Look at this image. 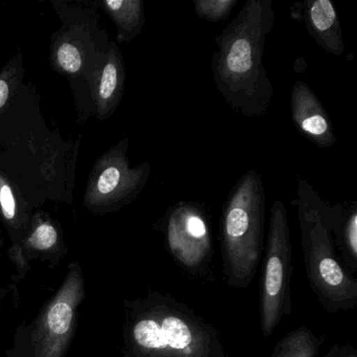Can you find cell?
<instances>
[{
	"label": "cell",
	"instance_id": "cell-1",
	"mask_svg": "<svg viewBox=\"0 0 357 357\" xmlns=\"http://www.w3.org/2000/svg\"><path fill=\"white\" fill-rule=\"evenodd\" d=\"M275 20L271 0H248L215 38L218 51L211 60L215 85L225 103L244 118H264L275 93L263 63Z\"/></svg>",
	"mask_w": 357,
	"mask_h": 357
},
{
	"label": "cell",
	"instance_id": "cell-2",
	"mask_svg": "<svg viewBox=\"0 0 357 357\" xmlns=\"http://www.w3.org/2000/svg\"><path fill=\"white\" fill-rule=\"evenodd\" d=\"M128 308L125 357H227L214 326L169 294L151 291Z\"/></svg>",
	"mask_w": 357,
	"mask_h": 357
},
{
	"label": "cell",
	"instance_id": "cell-3",
	"mask_svg": "<svg viewBox=\"0 0 357 357\" xmlns=\"http://www.w3.org/2000/svg\"><path fill=\"white\" fill-rule=\"evenodd\" d=\"M301 231L303 259L311 290L329 314L357 304V280L342 264L330 225L331 204L304 177H296L294 200Z\"/></svg>",
	"mask_w": 357,
	"mask_h": 357
},
{
	"label": "cell",
	"instance_id": "cell-4",
	"mask_svg": "<svg viewBox=\"0 0 357 357\" xmlns=\"http://www.w3.org/2000/svg\"><path fill=\"white\" fill-rule=\"evenodd\" d=\"M264 185L260 173L250 170L229 193L219 225L223 273L229 287H248L264 250Z\"/></svg>",
	"mask_w": 357,
	"mask_h": 357
},
{
	"label": "cell",
	"instance_id": "cell-5",
	"mask_svg": "<svg viewBox=\"0 0 357 357\" xmlns=\"http://www.w3.org/2000/svg\"><path fill=\"white\" fill-rule=\"evenodd\" d=\"M292 245L285 204L273 202L269 217L261 280L260 317L263 336L273 335L281 319L291 312L290 283Z\"/></svg>",
	"mask_w": 357,
	"mask_h": 357
},
{
	"label": "cell",
	"instance_id": "cell-6",
	"mask_svg": "<svg viewBox=\"0 0 357 357\" xmlns=\"http://www.w3.org/2000/svg\"><path fill=\"white\" fill-rule=\"evenodd\" d=\"M129 139H125L98 162L89 181L86 204L102 210H118L131 204L143 191L151 174L148 160L137 168L127 158Z\"/></svg>",
	"mask_w": 357,
	"mask_h": 357
},
{
	"label": "cell",
	"instance_id": "cell-7",
	"mask_svg": "<svg viewBox=\"0 0 357 357\" xmlns=\"http://www.w3.org/2000/svg\"><path fill=\"white\" fill-rule=\"evenodd\" d=\"M167 241L172 256L185 268L206 265L212 243L204 213L193 204H177L168 217Z\"/></svg>",
	"mask_w": 357,
	"mask_h": 357
},
{
	"label": "cell",
	"instance_id": "cell-8",
	"mask_svg": "<svg viewBox=\"0 0 357 357\" xmlns=\"http://www.w3.org/2000/svg\"><path fill=\"white\" fill-rule=\"evenodd\" d=\"M81 296L82 279L79 271H73L37 326L35 357H62Z\"/></svg>",
	"mask_w": 357,
	"mask_h": 357
},
{
	"label": "cell",
	"instance_id": "cell-9",
	"mask_svg": "<svg viewBox=\"0 0 357 357\" xmlns=\"http://www.w3.org/2000/svg\"><path fill=\"white\" fill-rule=\"evenodd\" d=\"M291 120L298 132L321 149L335 145L333 125L321 102L302 80L294 82L290 95Z\"/></svg>",
	"mask_w": 357,
	"mask_h": 357
},
{
	"label": "cell",
	"instance_id": "cell-10",
	"mask_svg": "<svg viewBox=\"0 0 357 357\" xmlns=\"http://www.w3.org/2000/svg\"><path fill=\"white\" fill-rule=\"evenodd\" d=\"M300 6V20L315 43L331 55H342L344 37L333 3L330 0H305Z\"/></svg>",
	"mask_w": 357,
	"mask_h": 357
},
{
	"label": "cell",
	"instance_id": "cell-11",
	"mask_svg": "<svg viewBox=\"0 0 357 357\" xmlns=\"http://www.w3.org/2000/svg\"><path fill=\"white\" fill-rule=\"evenodd\" d=\"M330 225L340 259L354 273L357 269V202L331 204Z\"/></svg>",
	"mask_w": 357,
	"mask_h": 357
},
{
	"label": "cell",
	"instance_id": "cell-12",
	"mask_svg": "<svg viewBox=\"0 0 357 357\" xmlns=\"http://www.w3.org/2000/svg\"><path fill=\"white\" fill-rule=\"evenodd\" d=\"M126 81L124 62L116 45H112L106 57L99 85H98V112L102 119L110 116L118 107Z\"/></svg>",
	"mask_w": 357,
	"mask_h": 357
},
{
	"label": "cell",
	"instance_id": "cell-13",
	"mask_svg": "<svg viewBox=\"0 0 357 357\" xmlns=\"http://www.w3.org/2000/svg\"><path fill=\"white\" fill-rule=\"evenodd\" d=\"M102 5L116 24L121 40L131 41L141 34L145 22L142 0H110Z\"/></svg>",
	"mask_w": 357,
	"mask_h": 357
},
{
	"label": "cell",
	"instance_id": "cell-14",
	"mask_svg": "<svg viewBox=\"0 0 357 357\" xmlns=\"http://www.w3.org/2000/svg\"><path fill=\"white\" fill-rule=\"evenodd\" d=\"M319 340L310 329L300 327L284 336L271 357H317Z\"/></svg>",
	"mask_w": 357,
	"mask_h": 357
},
{
	"label": "cell",
	"instance_id": "cell-15",
	"mask_svg": "<svg viewBox=\"0 0 357 357\" xmlns=\"http://www.w3.org/2000/svg\"><path fill=\"white\" fill-rule=\"evenodd\" d=\"M238 0H196L194 1V12L200 20L218 22L227 20Z\"/></svg>",
	"mask_w": 357,
	"mask_h": 357
},
{
	"label": "cell",
	"instance_id": "cell-16",
	"mask_svg": "<svg viewBox=\"0 0 357 357\" xmlns=\"http://www.w3.org/2000/svg\"><path fill=\"white\" fill-rule=\"evenodd\" d=\"M56 60L60 68L68 74H77L82 68V57L80 52L70 43H61L58 47Z\"/></svg>",
	"mask_w": 357,
	"mask_h": 357
},
{
	"label": "cell",
	"instance_id": "cell-17",
	"mask_svg": "<svg viewBox=\"0 0 357 357\" xmlns=\"http://www.w3.org/2000/svg\"><path fill=\"white\" fill-rule=\"evenodd\" d=\"M58 241V233L53 225L41 222L29 238V245L37 250H47L53 248Z\"/></svg>",
	"mask_w": 357,
	"mask_h": 357
},
{
	"label": "cell",
	"instance_id": "cell-18",
	"mask_svg": "<svg viewBox=\"0 0 357 357\" xmlns=\"http://www.w3.org/2000/svg\"><path fill=\"white\" fill-rule=\"evenodd\" d=\"M0 208L8 221H13L15 219L17 211L15 196L11 185L3 177H0Z\"/></svg>",
	"mask_w": 357,
	"mask_h": 357
},
{
	"label": "cell",
	"instance_id": "cell-19",
	"mask_svg": "<svg viewBox=\"0 0 357 357\" xmlns=\"http://www.w3.org/2000/svg\"><path fill=\"white\" fill-rule=\"evenodd\" d=\"M9 83L5 79H0V109L5 106L9 99Z\"/></svg>",
	"mask_w": 357,
	"mask_h": 357
},
{
	"label": "cell",
	"instance_id": "cell-20",
	"mask_svg": "<svg viewBox=\"0 0 357 357\" xmlns=\"http://www.w3.org/2000/svg\"><path fill=\"white\" fill-rule=\"evenodd\" d=\"M344 357H357L356 351L352 347L344 349Z\"/></svg>",
	"mask_w": 357,
	"mask_h": 357
}]
</instances>
